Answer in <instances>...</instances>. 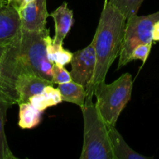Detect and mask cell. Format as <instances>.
Instances as JSON below:
<instances>
[{"label":"cell","instance_id":"6da1fadb","mask_svg":"<svg viewBox=\"0 0 159 159\" xmlns=\"http://www.w3.org/2000/svg\"><path fill=\"white\" fill-rule=\"evenodd\" d=\"M49 30L21 29L5 48L0 57V94L12 105L17 104L16 82L19 76L32 73L51 81L52 64L46 52V37Z\"/></svg>","mask_w":159,"mask_h":159},{"label":"cell","instance_id":"7a4b0ae2","mask_svg":"<svg viewBox=\"0 0 159 159\" xmlns=\"http://www.w3.org/2000/svg\"><path fill=\"white\" fill-rule=\"evenodd\" d=\"M126 19L110 2L104 1L98 27L92 42L96 55L93 76L86 88L85 99H92L95 89L105 81L109 68L118 56L123 46Z\"/></svg>","mask_w":159,"mask_h":159},{"label":"cell","instance_id":"3957f363","mask_svg":"<svg viewBox=\"0 0 159 159\" xmlns=\"http://www.w3.org/2000/svg\"><path fill=\"white\" fill-rule=\"evenodd\" d=\"M84 123V144L80 159H114L107 124L101 119L92 99L80 107Z\"/></svg>","mask_w":159,"mask_h":159},{"label":"cell","instance_id":"277c9868","mask_svg":"<svg viewBox=\"0 0 159 159\" xmlns=\"http://www.w3.org/2000/svg\"><path fill=\"white\" fill-rule=\"evenodd\" d=\"M132 90V75L125 73L112 83L105 81L97 86L94 91L95 103L101 119L106 124L115 126L118 116L131 99Z\"/></svg>","mask_w":159,"mask_h":159},{"label":"cell","instance_id":"5b68a950","mask_svg":"<svg viewBox=\"0 0 159 159\" xmlns=\"http://www.w3.org/2000/svg\"><path fill=\"white\" fill-rule=\"evenodd\" d=\"M157 21H159V11L147 16L134 15L126 20L117 69H120L131 61V54L136 47L141 43H153L152 29Z\"/></svg>","mask_w":159,"mask_h":159},{"label":"cell","instance_id":"8992f818","mask_svg":"<svg viewBox=\"0 0 159 159\" xmlns=\"http://www.w3.org/2000/svg\"><path fill=\"white\" fill-rule=\"evenodd\" d=\"M72 70L70 71L72 81L87 88L93 76L96 55L93 42H90L84 49L73 53L71 60Z\"/></svg>","mask_w":159,"mask_h":159},{"label":"cell","instance_id":"52a82bcc","mask_svg":"<svg viewBox=\"0 0 159 159\" xmlns=\"http://www.w3.org/2000/svg\"><path fill=\"white\" fill-rule=\"evenodd\" d=\"M22 29L26 30H42L46 28L47 0H34L18 10Z\"/></svg>","mask_w":159,"mask_h":159},{"label":"cell","instance_id":"ba28073f","mask_svg":"<svg viewBox=\"0 0 159 159\" xmlns=\"http://www.w3.org/2000/svg\"><path fill=\"white\" fill-rule=\"evenodd\" d=\"M22 29L17 9L0 1V48L9 44Z\"/></svg>","mask_w":159,"mask_h":159},{"label":"cell","instance_id":"9c48e42d","mask_svg":"<svg viewBox=\"0 0 159 159\" xmlns=\"http://www.w3.org/2000/svg\"><path fill=\"white\" fill-rule=\"evenodd\" d=\"M54 84L50 80L40 77L32 73H24L17 79L15 85L17 93V104L29 102L30 98L42 93L48 85Z\"/></svg>","mask_w":159,"mask_h":159},{"label":"cell","instance_id":"30bf717a","mask_svg":"<svg viewBox=\"0 0 159 159\" xmlns=\"http://www.w3.org/2000/svg\"><path fill=\"white\" fill-rule=\"evenodd\" d=\"M55 22V37L53 42L56 44H62L64 39L69 34L73 25V12L69 9L67 2H64L50 14Z\"/></svg>","mask_w":159,"mask_h":159},{"label":"cell","instance_id":"8fae6325","mask_svg":"<svg viewBox=\"0 0 159 159\" xmlns=\"http://www.w3.org/2000/svg\"><path fill=\"white\" fill-rule=\"evenodd\" d=\"M108 135L114 159H151L132 150L124 141L115 126L108 125Z\"/></svg>","mask_w":159,"mask_h":159},{"label":"cell","instance_id":"7c38bea8","mask_svg":"<svg viewBox=\"0 0 159 159\" xmlns=\"http://www.w3.org/2000/svg\"><path fill=\"white\" fill-rule=\"evenodd\" d=\"M58 89L60 92L62 101L76 104L80 107H83L85 102L86 88L80 84H78L73 81L59 84Z\"/></svg>","mask_w":159,"mask_h":159},{"label":"cell","instance_id":"4fadbf2b","mask_svg":"<svg viewBox=\"0 0 159 159\" xmlns=\"http://www.w3.org/2000/svg\"><path fill=\"white\" fill-rule=\"evenodd\" d=\"M12 104L0 94V159H17L9 148L5 133L6 114Z\"/></svg>","mask_w":159,"mask_h":159},{"label":"cell","instance_id":"5bb4252c","mask_svg":"<svg viewBox=\"0 0 159 159\" xmlns=\"http://www.w3.org/2000/svg\"><path fill=\"white\" fill-rule=\"evenodd\" d=\"M46 52L48 61L51 64H57L65 66L70 63L73 57V53L64 49L62 44H56L49 35L46 37Z\"/></svg>","mask_w":159,"mask_h":159},{"label":"cell","instance_id":"9a60e30c","mask_svg":"<svg viewBox=\"0 0 159 159\" xmlns=\"http://www.w3.org/2000/svg\"><path fill=\"white\" fill-rule=\"evenodd\" d=\"M19 107L20 112L18 125L20 128L32 129L40 124L42 112L39 111L30 102L21 103Z\"/></svg>","mask_w":159,"mask_h":159},{"label":"cell","instance_id":"2e32d148","mask_svg":"<svg viewBox=\"0 0 159 159\" xmlns=\"http://www.w3.org/2000/svg\"><path fill=\"white\" fill-rule=\"evenodd\" d=\"M109 1L127 20L129 17L137 15L139 9L144 0H109Z\"/></svg>","mask_w":159,"mask_h":159},{"label":"cell","instance_id":"e0dca14e","mask_svg":"<svg viewBox=\"0 0 159 159\" xmlns=\"http://www.w3.org/2000/svg\"><path fill=\"white\" fill-rule=\"evenodd\" d=\"M44 102L47 107L56 106L62 102L60 92L57 89H55L53 85H48L41 93Z\"/></svg>","mask_w":159,"mask_h":159},{"label":"cell","instance_id":"ac0fdd59","mask_svg":"<svg viewBox=\"0 0 159 159\" xmlns=\"http://www.w3.org/2000/svg\"><path fill=\"white\" fill-rule=\"evenodd\" d=\"M72 81L70 73L64 68V66L53 64L52 65V79L51 82L54 84H63Z\"/></svg>","mask_w":159,"mask_h":159},{"label":"cell","instance_id":"d6986e66","mask_svg":"<svg viewBox=\"0 0 159 159\" xmlns=\"http://www.w3.org/2000/svg\"><path fill=\"white\" fill-rule=\"evenodd\" d=\"M152 43H141L136 47L132 51L130 60L131 61L134 60H140L143 62V65L146 62L150 52H151Z\"/></svg>","mask_w":159,"mask_h":159},{"label":"cell","instance_id":"ffe728a7","mask_svg":"<svg viewBox=\"0 0 159 159\" xmlns=\"http://www.w3.org/2000/svg\"><path fill=\"white\" fill-rule=\"evenodd\" d=\"M152 40L154 42H159V21L156 22L153 26Z\"/></svg>","mask_w":159,"mask_h":159},{"label":"cell","instance_id":"44dd1931","mask_svg":"<svg viewBox=\"0 0 159 159\" xmlns=\"http://www.w3.org/2000/svg\"><path fill=\"white\" fill-rule=\"evenodd\" d=\"M7 2L8 4L19 10L23 5V0H7Z\"/></svg>","mask_w":159,"mask_h":159},{"label":"cell","instance_id":"7402d4cb","mask_svg":"<svg viewBox=\"0 0 159 159\" xmlns=\"http://www.w3.org/2000/svg\"><path fill=\"white\" fill-rule=\"evenodd\" d=\"M33 1H34V0H23V5H22V6H21V7H23V6H25V5L28 4V3L31 2H33Z\"/></svg>","mask_w":159,"mask_h":159},{"label":"cell","instance_id":"603a6c76","mask_svg":"<svg viewBox=\"0 0 159 159\" xmlns=\"http://www.w3.org/2000/svg\"><path fill=\"white\" fill-rule=\"evenodd\" d=\"M5 48H6V47H4V48H0V57H1L2 54V53H3V51H4Z\"/></svg>","mask_w":159,"mask_h":159},{"label":"cell","instance_id":"cb8c5ba5","mask_svg":"<svg viewBox=\"0 0 159 159\" xmlns=\"http://www.w3.org/2000/svg\"><path fill=\"white\" fill-rule=\"evenodd\" d=\"M0 1L3 2H5V3H8L7 2V0H0Z\"/></svg>","mask_w":159,"mask_h":159}]
</instances>
